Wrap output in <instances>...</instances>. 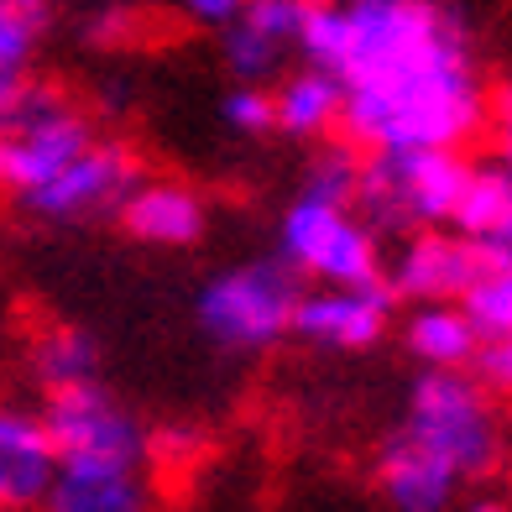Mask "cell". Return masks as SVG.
Segmentation results:
<instances>
[{
	"label": "cell",
	"mask_w": 512,
	"mask_h": 512,
	"mask_svg": "<svg viewBox=\"0 0 512 512\" xmlns=\"http://www.w3.org/2000/svg\"><path fill=\"white\" fill-rule=\"evenodd\" d=\"M298 58L345 84L340 131L361 152H465L492 126L476 27L450 0H314Z\"/></svg>",
	"instance_id": "obj_1"
},
{
	"label": "cell",
	"mask_w": 512,
	"mask_h": 512,
	"mask_svg": "<svg viewBox=\"0 0 512 512\" xmlns=\"http://www.w3.org/2000/svg\"><path fill=\"white\" fill-rule=\"evenodd\" d=\"M398 434L455 471L465 486L497 476L507 455L497 398L481 387L476 371H418L398 413Z\"/></svg>",
	"instance_id": "obj_2"
},
{
	"label": "cell",
	"mask_w": 512,
	"mask_h": 512,
	"mask_svg": "<svg viewBox=\"0 0 512 512\" xmlns=\"http://www.w3.org/2000/svg\"><path fill=\"white\" fill-rule=\"evenodd\" d=\"M304 293L298 277L283 256H246L236 267L209 272L194 293V324L199 335L215 345L220 356H267L293 335V309Z\"/></svg>",
	"instance_id": "obj_3"
},
{
	"label": "cell",
	"mask_w": 512,
	"mask_h": 512,
	"mask_svg": "<svg viewBox=\"0 0 512 512\" xmlns=\"http://www.w3.org/2000/svg\"><path fill=\"white\" fill-rule=\"evenodd\" d=\"M460 147H382L361 157L356 209L377 236H413V230L450 225L455 199L465 189Z\"/></svg>",
	"instance_id": "obj_4"
},
{
	"label": "cell",
	"mask_w": 512,
	"mask_h": 512,
	"mask_svg": "<svg viewBox=\"0 0 512 512\" xmlns=\"http://www.w3.org/2000/svg\"><path fill=\"white\" fill-rule=\"evenodd\" d=\"M277 256L314 288H366L382 283L377 230L356 204H330L314 194H293L277 215Z\"/></svg>",
	"instance_id": "obj_5"
},
{
	"label": "cell",
	"mask_w": 512,
	"mask_h": 512,
	"mask_svg": "<svg viewBox=\"0 0 512 512\" xmlns=\"http://www.w3.org/2000/svg\"><path fill=\"white\" fill-rule=\"evenodd\" d=\"M89 142H95V121H89L63 89L32 79L21 105L0 121V194L27 204L42 183H53Z\"/></svg>",
	"instance_id": "obj_6"
},
{
	"label": "cell",
	"mask_w": 512,
	"mask_h": 512,
	"mask_svg": "<svg viewBox=\"0 0 512 512\" xmlns=\"http://www.w3.org/2000/svg\"><path fill=\"white\" fill-rule=\"evenodd\" d=\"M147 178L142 157L115 136H95L68 168L42 183V189L21 204L27 215L48 220V225H89L105 215H121V204L131 199V189Z\"/></svg>",
	"instance_id": "obj_7"
},
{
	"label": "cell",
	"mask_w": 512,
	"mask_h": 512,
	"mask_svg": "<svg viewBox=\"0 0 512 512\" xmlns=\"http://www.w3.org/2000/svg\"><path fill=\"white\" fill-rule=\"evenodd\" d=\"M48 429L58 460H152V434L105 382L48 392Z\"/></svg>",
	"instance_id": "obj_8"
},
{
	"label": "cell",
	"mask_w": 512,
	"mask_h": 512,
	"mask_svg": "<svg viewBox=\"0 0 512 512\" xmlns=\"http://www.w3.org/2000/svg\"><path fill=\"white\" fill-rule=\"evenodd\" d=\"M392 304L398 298H392L387 277L382 283H366V288H304L288 340L309 345V351H324V356H361L387 335Z\"/></svg>",
	"instance_id": "obj_9"
},
{
	"label": "cell",
	"mask_w": 512,
	"mask_h": 512,
	"mask_svg": "<svg viewBox=\"0 0 512 512\" xmlns=\"http://www.w3.org/2000/svg\"><path fill=\"white\" fill-rule=\"evenodd\" d=\"M486 262L476 256V246L455 236L450 225L434 230H413L403 236L398 256L382 267L392 298H408V304H460V293L476 283V272Z\"/></svg>",
	"instance_id": "obj_10"
},
{
	"label": "cell",
	"mask_w": 512,
	"mask_h": 512,
	"mask_svg": "<svg viewBox=\"0 0 512 512\" xmlns=\"http://www.w3.org/2000/svg\"><path fill=\"white\" fill-rule=\"evenodd\" d=\"M58 471L48 413L27 398H0V512H37Z\"/></svg>",
	"instance_id": "obj_11"
},
{
	"label": "cell",
	"mask_w": 512,
	"mask_h": 512,
	"mask_svg": "<svg viewBox=\"0 0 512 512\" xmlns=\"http://www.w3.org/2000/svg\"><path fill=\"white\" fill-rule=\"evenodd\" d=\"M152 460H58L37 512H152Z\"/></svg>",
	"instance_id": "obj_12"
},
{
	"label": "cell",
	"mask_w": 512,
	"mask_h": 512,
	"mask_svg": "<svg viewBox=\"0 0 512 512\" xmlns=\"http://www.w3.org/2000/svg\"><path fill=\"white\" fill-rule=\"evenodd\" d=\"M371 481H377V497L387 512H455L465 492V481L455 471H445L434 455L408 445L398 429L377 445Z\"/></svg>",
	"instance_id": "obj_13"
},
{
	"label": "cell",
	"mask_w": 512,
	"mask_h": 512,
	"mask_svg": "<svg viewBox=\"0 0 512 512\" xmlns=\"http://www.w3.org/2000/svg\"><path fill=\"white\" fill-rule=\"evenodd\" d=\"M115 220H121L126 236H136L142 246L183 251V246L204 241L209 204H204L199 189H189V183H178V178H142Z\"/></svg>",
	"instance_id": "obj_14"
},
{
	"label": "cell",
	"mask_w": 512,
	"mask_h": 512,
	"mask_svg": "<svg viewBox=\"0 0 512 512\" xmlns=\"http://www.w3.org/2000/svg\"><path fill=\"white\" fill-rule=\"evenodd\" d=\"M340 115H345V84L330 68L298 63V68L277 74V84H272V131L277 136L319 147L340 131Z\"/></svg>",
	"instance_id": "obj_15"
},
{
	"label": "cell",
	"mask_w": 512,
	"mask_h": 512,
	"mask_svg": "<svg viewBox=\"0 0 512 512\" xmlns=\"http://www.w3.org/2000/svg\"><path fill=\"white\" fill-rule=\"evenodd\" d=\"M450 230L476 246L486 267H512V173L502 162H471Z\"/></svg>",
	"instance_id": "obj_16"
},
{
	"label": "cell",
	"mask_w": 512,
	"mask_h": 512,
	"mask_svg": "<svg viewBox=\"0 0 512 512\" xmlns=\"http://www.w3.org/2000/svg\"><path fill=\"white\" fill-rule=\"evenodd\" d=\"M53 16V0H0V121L32 89V68L53 32Z\"/></svg>",
	"instance_id": "obj_17"
},
{
	"label": "cell",
	"mask_w": 512,
	"mask_h": 512,
	"mask_svg": "<svg viewBox=\"0 0 512 512\" xmlns=\"http://www.w3.org/2000/svg\"><path fill=\"white\" fill-rule=\"evenodd\" d=\"M403 351L424 371H471L481 335L460 304H413L403 324Z\"/></svg>",
	"instance_id": "obj_18"
},
{
	"label": "cell",
	"mask_w": 512,
	"mask_h": 512,
	"mask_svg": "<svg viewBox=\"0 0 512 512\" xmlns=\"http://www.w3.org/2000/svg\"><path fill=\"white\" fill-rule=\"evenodd\" d=\"M27 371L42 392H68V387L100 382V340L79 330V324H48L27 351Z\"/></svg>",
	"instance_id": "obj_19"
},
{
	"label": "cell",
	"mask_w": 512,
	"mask_h": 512,
	"mask_svg": "<svg viewBox=\"0 0 512 512\" xmlns=\"http://www.w3.org/2000/svg\"><path fill=\"white\" fill-rule=\"evenodd\" d=\"M215 37H220V63H225V74L236 84H272L288 68V58H293L288 48H277L272 37L246 27L241 16L230 21V27H220Z\"/></svg>",
	"instance_id": "obj_20"
},
{
	"label": "cell",
	"mask_w": 512,
	"mask_h": 512,
	"mask_svg": "<svg viewBox=\"0 0 512 512\" xmlns=\"http://www.w3.org/2000/svg\"><path fill=\"white\" fill-rule=\"evenodd\" d=\"M460 309L476 324L481 345L486 340H512V267H481L476 283L460 293Z\"/></svg>",
	"instance_id": "obj_21"
},
{
	"label": "cell",
	"mask_w": 512,
	"mask_h": 512,
	"mask_svg": "<svg viewBox=\"0 0 512 512\" xmlns=\"http://www.w3.org/2000/svg\"><path fill=\"white\" fill-rule=\"evenodd\" d=\"M309 6L314 0H246L241 21L256 27L262 37H272L277 48L298 53V32H304V21H309Z\"/></svg>",
	"instance_id": "obj_22"
},
{
	"label": "cell",
	"mask_w": 512,
	"mask_h": 512,
	"mask_svg": "<svg viewBox=\"0 0 512 512\" xmlns=\"http://www.w3.org/2000/svg\"><path fill=\"white\" fill-rule=\"evenodd\" d=\"M220 121L236 136H267L272 131V89L267 84H230L220 95Z\"/></svg>",
	"instance_id": "obj_23"
},
{
	"label": "cell",
	"mask_w": 512,
	"mask_h": 512,
	"mask_svg": "<svg viewBox=\"0 0 512 512\" xmlns=\"http://www.w3.org/2000/svg\"><path fill=\"white\" fill-rule=\"evenodd\" d=\"M471 371L492 398H512V340H486L471 361Z\"/></svg>",
	"instance_id": "obj_24"
},
{
	"label": "cell",
	"mask_w": 512,
	"mask_h": 512,
	"mask_svg": "<svg viewBox=\"0 0 512 512\" xmlns=\"http://www.w3.org/2000/svg\"><path fill=\"white\" fill-rule=\"evenodd\" d=\"M178 16L189 21V27H204V32H220L230 27L241 11H246V0H173Z\"/></svg>",
	"instance_id": "obj_25"
},
{
	"label": "cell",
	"mask_w": 512,
	"mask_h": 512,
	"mask_svg": "<svg viewBox=\"0 0 512 512\" xmlns=\"http://www.w3.org/2000/svg\"><path fill=\"white\" fill-rule=\"evenodd\" d=\"M131 32H136V16L126 6H110V11L84 21V37L100 42V48H121V42H131Z\"/></svg>",
	"instance_id": "obj_26"
},
{
	"label": "cell",
	"mask_w": 512,
	"mask_h": 512,
	"mask_svg": "<svg viewBox=\"0 0 512 512\" xmlns=\"http://www.w3.org/2000/svg\"><path fill=\"white\" fill-rule=\"evenodd\" d=\"M497 162L512 173V115H497Z\"/></svg>",
	"instance_id": "obj_27"
},
{
	"label": "cell",
	"mask_w": 512,
	"mask_h": 512,
	"mask_svg": "<svg viewBox=\"0 0 512 512\" xmlns=\"http://www.w3.org/2000/svg\"><path fill=\"white\" fill-rule=\"evenodd\" d=\"M460 512H512V502L507 497H492V492H481V497H471Z\"/></svg>",
	"instance_id": "obj_28"
},
{
	"label": "cell",
	"mask_w": 512,
	"mask_h": 512,
	"mask_svg": "<svg viewBox=\"0 0 512 512\" xmlns=\"http://www.w3.org/2000/svg\"><path fill=\"white\" fill-rule=\"evenodd\" d=\"M345 512H356V507H345Z\"/></svg>",
	"instance_id": "obj_29"
}]
</instances>
